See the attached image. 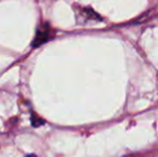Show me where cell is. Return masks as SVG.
Masks as SVG:
<instances>
[{
	"mask_svg": "<svg viewBox=\"0 0 158 157\" xmlns=\"http://www.w3.org/2000/svg\"><path fill=\"white\" fill-rule=\"evenodd\" d=\"M53 38V30L48 24H42L37 30V34L33 39L31 46L32 48H39L40 45L44 44L45 42L50 41Z\"/></svg>",
	"mask_w": 158,
	"mask_h": 157,
	"instance_id": "cell-1",
	"label": "cell"
},
{
	"mask_svg": "<svg viewBox=\"0 0 158 157\" xmlns=\"http://www.w3.org/2000/svg\"><path fill=\"white\" fill-rule=\"evenodd\" d=\"M31 123L33 126H39V125H43V124H41V123H44V122L42 121L41 118H38L35 114H33L31 116Z\"/></svg>",
	"mask_w": 158,
	"mask_h": 157,
	"instance_id": "cell-2",
	"label": "cell"
},
{
	"mask_svg": "<svg viewBox=\"0 0 158 157\" xmlns=\"http://www.w3.org/2000/svg\"><path fill=\"white\" fill-rule=\"evenodd\" d=\"M26 157H37L35 155H28V156H26Z\"/></svg>",
	"mask_w": 158,
	"mask_h": 157,
	"instance_id": "cell-3",
	"label": "cell"
}]
</instances>
